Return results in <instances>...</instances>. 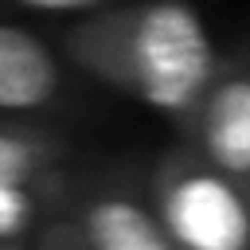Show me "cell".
Returning <instances> with one entry per match:
<instances>
[{"label":"cell","instance_id":"obj_1","mask_svg":"<svg viewBox=\"0 0 250 250\" xmlns=\"http://www.w3.org/2000/svg\"><path fill=\"white\" fill-rule=\"evenodd\" d=\"M62 59L86 78L164 113L176 129L219 74V51L188 0H125L78 16L59 35Z\"/></svg>","mask_w":250,"mask_h":250},{"label":"cell","instance_id":"obj_2","mask_svg":"<svg viewBox=\"0 0 250 250\" xmlns=\"http://www.w3.org/2000/svg\"><path fill=\"white\" fill-rule=\"evenodd\" d=\"M148 203L176 250H250V188L172 145L148 172Z\"/></svg>","mask_w":250,"mask_h":250},{"label":"cell","instance_id":"obj_3","mask_svg":"<svg viewBox=\"0 0 250 250\" xmlns=\"http://www.w3.org/2000/svg\"><path fill=\"white\" fill-rule=\"evenodd\" d=\"M59 219L70 223L86 250H176L148 203V191L117 172L70 168Z\"/></svg>","mask_w":250,"mask_h":250},{"label":"cell","instance_id":"obj_4","mask_svg":"<svg viewBox=\"0 0 250 250\" xmlns=\"http://www.w3.org/2000/svg\"><path fill=\"white\" fill-rule=\"evenodd\" d=\"M180 145L250 188V55L219 62L215 82L180 125Z\"/></svg>","mask_w":250,"mask_h":250},{"label":"cell","instance_id":"obj_5","mask_svg":"<svg viewBox=\"0 0 250 250\" xmlns=\"http://www.w3.org/2000/svg\"><path fill=\"white\" fill-rule=\"evenodd\" d=\"M59 51L23 23H0V113H43L62 98Z\"/></svg>","mask_w":250,"mask_h":250},{"label":"cell","instance_id":"obj_6","mask_svg":"<svg viewBox=\"0 0 250 250\" xmlns=\"http://www.w3.org/2000/svg\"><path fill=\"white\" fill-rule=\"evenodd\" d=\"M74 164V141L39 121H0V180H51Z\"/></svg>","mask_w":250,"mask_h":250},{"label":"cell","instance_id":"obj_7","mask_svg":"<svg viewBox=\"0 0 250 250\" xmlns=\"http://www.w3.org/2000/svg\"><path fill=\"white\" fill-rule=\"evenodd\" d=\"M70 168L51 180H0V246H27L59 215Z\"/></svg>","mask_w":250,"mask_h":250},{"label":"cell","instance_id":"obj_8","mask_svg":"<svg viewBox=\"0 0 250 250\" xmlns=\"http://www.w3.org/2000/svg\"><path fill=\"white\" fill-rule=\"evenodd\" d=\"M12 4L35 8V12H55V16H90V12H102V8H113L125 0H12Z\"/></svg>","mask_w":250,"mask_h":250},{"label":"cell","instance_id":"obj_9","mask_svg":"<svg viewBox=\"0 0 250 250\" xmlns=\"http://www.w3.org/2000/svg\"><path fill=\"white\" fill-rule=\"evenodd\" d=\"M31 250H86L82 242H78V234L70 230V223H62L59 215L31 238Z\"/></svg>","mask_w":250,"mask_h":250},{"label":"cell","instance_id":"obj_10","mask_svg":"<svg viewBox=\"0 0 250 250\" xmlns=\"http://www.w3.org/2000/svg\"><path fill=\"white\" fill-rule=\"evenodd\" d=\"M0 250H31V242L27 246H0Z\"/></svg>","mask_w":250,"mask_h":250}]
</instances>
